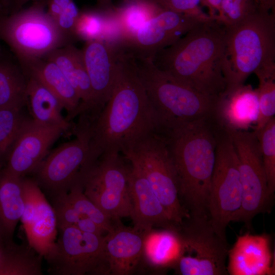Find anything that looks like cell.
Here are the masks:
<instances>
[{"instance_id": "cell-1", "label": "cell", "mask_w": 275, "mask_h": 275, "mask_svg": "<svg viewBox=\"0 0 275 275\" xmlns=\"http://www.w3.org/2000/svg\"><path fill=\"white\" fill-rule=\"evenodd\" d=\"M95 157L120 154L156 126L147 94L137 72L135 58L121 51L110 98L89 125Z\"/></svg>"}, {"instance_id": "cell-2", "label": "cell", "mask_w": 275, "mask_h": 275, "mask_svg": "<svg viewBox=\"0 0 275 275\" xmlns=\"http://www.w3.org/2000/svg\"><path fill=\"white\" fill-rule=\"evenodd\" d=\"M223 131L209 115L159 133L167 143L174 164L180 201L191 216L209 217L210 186Z\"/></svg>"}, {"instance_id": "cell-3", "label": "cell", "mask_w": 275, "mask_h": 275, "mask_svg": "<svg viewBox=\"0 0 275 275\" xmlns=\"http://www.w3.org/2000/svg\"><path fill=\"white\" fill-rule=\"evenodd\" d=\"M225 26L203 22L153 59L162 71L216 100L226 87L222 69Z\"/></svg>"}, {"instance_id": "cell-4", "label": "cell", "mask_w": 275, "mask_h": 275, "mask_svg": "<svg viewBox=\"0 0 275 275\" xmlns=\"http://www.w3.org/2000/svg\"><path fill=\"white\" fill-rule=\"evenodd\" d=\"M275 64V15L257 11L225 26L222 69L226 87L244 84L258 69Z\"/></svg>"}, {"instance_id": "cell-5", "label": "cell", "mask_w": 275, "mask_h": 275, "mask_svg": "<svg viewBox=\"0 0 275 275\" xmlns=\"http://www.w3.org/2000/svg\"><path fill=\"white\" fill-rule=\"evenodd\" d=\"M135 60L156 132L211 115L215 100L159 69L153 60Z\"/></svg>"}, {"instance_id": "cell-6", "label": "cell", "mask_w": 275, "mask_h": 275, "mask_svg": "<svg viewBox=\"0 0 275 275\" xmlns=\"http://www.w3.org/2000/svg\"><path fill=\"white\" fill-rule=\"evenodd\" d=\"M16 59L41 58L52 50L72 44L46 10V0L0 17V41Z\"/></svg>"}, {"instance_id": "cell-7", "label": "cell", "mask_w": 275, "mask_h": 275, "mask_svg": "<svg viewBox=\"0 0 275 275\" xmlns=\"http://www.w3.org/2000/svg\"><path fill=\"white\" fill-rule=\"evenodd\" d=\"M122 153L146 179L170 220L180 226L190 215L180 201L175 170L162 135L155 132L149 133Z\"/></svg>"}, {"instance_id": "cell-8", "label": "cell", "mask_w": 275, "mask_h": 275, "mask_svg": "<svg viewBox=\"0 0 275 275\" xmlns=\"http://www.w3.org/2000/svg\"><path fill=\"white\" fill-rule=\"evenodd\" d=\"M226 132L237 154L242 190L240 208L232 221L243 222L250 229L256 215L271 211L274 196L269 190L260 142L255 131Z\"/></svg>"}, {"instance_id": "cell-9", "label": "cell", "mask_w": 275, "mask_h": 275, "mask_svg": "<svg viewBox=\"0 0 275 275\" xmlns=\"http://www.w3.org/2000/svg\"><path fill=\"white\" fill-rule=\"evenodd\" d=\"M179 232L182 251L173 268L175 274H228L226 261L229 243L216 234L208 217L190 216L183 221Z\"/></svg>"}, {"instance_id": "cell-10", "label": "cell", "mask_w": 275, "mask_h": 275, "mask_svg": "<svg viewBox=\"0 0 275 275\" xmlns=\"http://www.w3.org/2000/svg\"><path fill=\"white\" fill-rule=\"evenodd\" d=\"M129 170L120 154H103L79 178L85 195L113 222L131 215Z\"/></svg>"}, {"instance_id": "cell-11", "label": "cell", "mask_w": 275, "mask_h": 275, "mask_svg": "<svg viewBox=\"0 0 275 275\" xmlns=\"http://www.w3.org/2000/svg\"><path fill=\"white\" fill-rule=\"evenodd\" d=\"M242 190L239 161L234 145L224 130L217 145L211 177L208 216L216 234L227 240L226 228L240 208Z\"/></svg>"}, {"instance_id": "cell-12", "label": "cell", "mask_w": 275, "mask_h": 275, "mask_svg": "<svg viewBox=\"0 0 275 275\" xmlns=\"http://www.w3.org/2000/svg\"><path fill=\"white\" fill-rule=\"evenodd\" d=\"M76 138L47 154L32 174L33 178L49 198L67 193L81 174L97 159L90 144L89 126L78 122Z\"/></svg>"}, {"instance_id": "cell-13", "label": "cell", "mask_w": 275, "mask_h": 275, "mask_svg": "<svg viewBox=\"0 0 275 275\" xmlns=\"http://www.w3.org/2000/svg\"><path fill=\"white\" fill-rule=\"evenodd\" d=\"M104 235L85 232L74 226L58 228L54 247L45 258L49 272L109 274L104 254Z\"/></svg>"}, {"instance_id": "cell-14", "label": "cell", "mask_w": 275, "mask_h": 275, "mask_svg": "<svg viewBox=\"0 0 275 275\" xmlns=\"http://www.w3.org/2000/svg\"><path fill=\"white\" fill-rule=\"evenodd\" d=\"M203 22L205 21L164 9L141 26L124 50L135 59L153 60L159 51Z\"/></svg>"}, {"instance_id": "cell-15", "label": "cell", "mask_w": 275, "mask_h": 275, "mask_svg": "<svg viewBox=\"0 0 275 275\" xmlns=\"http://www.w3.org/2000/svg\"><path fill=\"white\" fill-rule=\"evenodd\" d=\"M24 209L20 221L28 244L42 258L54 247L58 225L55 211L37 182L23 177Z\"/></svg>"}, {"instance_id": "cell-16", "label": "cell", "mask_w": 275, "mask_h": 275, "mask_svg": "<svg viewBox=\"0 0 275 275\" xmlns=\"http://www.w3.org/2000/svg\"><path fill=\"white\" fill-rule=\"evenodd\" d=\"M66 131L28 118L9 155L5 166L8 172L21 177L33 174L49 153L54 142Z\"/></svg>"}, {"instance_id": "cell-17", "label": "cell", "mask_w": 275, "mask_h": 275, "mask_svg": "<svg viewBox=\"0 0 275 275\" xmlns=\"http://www.w3.org/2000/svg\"><path fill=\"white\" fill-rule=\"evenodd\" d=\"M81 50L92 91L93 106L89 119L93 121L110 98L116 77L119 56L123 50L95 40L85 42Z\"/></svg>"}, {"instance_id": "cell-18", "label": "cell", "mask_w": 275, "mask_h": 275, "mask_svg": "<svg viewBox=\"0 0 275 275\" xmlns=\"http://www.w3.org/2000/svg\"><path fill=\"white\" fill-rule=\"evenodd\" d=\"M259 114L257 89L243 84L225 89L215 100L211 115L218 125L227 132L254 129Z\"/></svg>"}, {"instance_id": "cell-19", "label": "cell", "mask_w": 275, "mask_h": 275, "mask_svg": "<svg viewBox=\"0 0 275 275\" xmlns=\"http://www.w3.org/2000/svg\"><path fill=\"white\" fill-rule=\"evenodd\" d=\"M143 249V232L113 222L111 230L104 235L103 250L109 274L130 275L140 270Z\"/></svg>"}, {"instance_id": "cell-20", "label": "cell", "mask_w": 275, "mask_h": 275, "mask_svg": "<svg viewBox=\"0 0 275 275\" xmlns=\"http://www.w3.org/2000/svg\"><path fill=\"white\" fill-rule=\"evenodd\" d=\"M128 188L132 205V219L135 229L143 232L159 227L179 230L169 218L159 199L141 172L129 164Z\"/></svg>"}, {"instance_id": "cell-21", "label": "cell", "mask_w": 275, "mask_h": 275, "mask_svg": "<svg viewBox=\"0 0 275 275\" xmlns=\"http://www.w3.org/2000/svg\"><path fill=\"white\" fill-rule=\"evenodd\" d=\"M228 273L231 275H272L274 257L270 238L266 234L246 233L237 237L229 249Z\"/></svg>"}, {"instance_id": "cell-22", "label": "cell", "mask_w": 275, "mask_h": 275, "mask_svg": "<svg viewBox=\"0 0 275 275\" xmlns=\"http://www.w3.org/2000/svg\"><path fill=\"white\" fill-rule=\"evenodd\" d=\"M143 232L140 270L162 273L173 269L180 257L182 243L179 230L154 228Z\"/></svg>"}, {"instance_id": "cell-23", "label": "cell", "mask_w": 275, "mask_h": 275, "mask_svg": "<svg viewBox=\"0 0 275 275\" xmlns=\"http://www.w3.org/2000/svg\"><path fill=\"white\" fill-rule=\"evenodd\" d=\"M16 60L28 76L37 80L58 97L68 113L67 121L76 117L80 97L54 62L43 58Z\"/></svg>"}, {"instance_id": "cell-24", "label": "cell", "mask_w": 275, "mask_h": 275, "mask_svg": "<svg viewBox=\"0 0 275 275\" xmlns=\"http://www.w3.org/2000/svg\"><path fill=\"white\" fill-rule=\"evenodd\" d=\"M43 58L54 62L78 93L80 103L76 116L89 118L93 98L81 49L74 44H69L52 50Z\"/></svg>"}, {"instance_id": "cell-25", "label": "cell", "mask_w": 275, "mask_h": 275, "mask_svg": "<svg viewBox=\"0 0 275 275\" xmlns=\"http://www.w3.org/2000/svg\"><path fill=\"white\" fill-rule=\"evenodd\" d=\"M24 209L23 177L0 169V228L6 238L13 240L16 226Z\"/></svg>"}, {"instance_id": "cell-26", "label": "cell", "mask_w": 275, "mask_h": 275, "mask_svg": "<svg viewBox=\"0 0 275 275\" xmlns=\"http://www.w3.org/2000/svg\"><path fill=\"white\" fill-rule=\"evenodd\" d=\"M28 77L26 105L32 119L40 123L60 126L66 132L73 129L74 125L62 115L64 106L58 97L37 80Z\"/></svg>"}, {"instance_id": "cell-27", "label": "cell", "mask_w": 275, "mask_h": 275, "mask_svg": "<svg viewBox=\"0 0 275 275\" xmlns=\"http://www.w3.org/2000/svg\"><path fill=\"white\" fill-rule=\"evenodd\" d=\"M28 79L15 58L4 51L0 56V108L26 105Z\"/></svg>"}, {"instance_id": "cell-28", "label": "cell", "mask_w": 275, "mask_h": 275, "mask_svg": "<svg viewBox=\"0 0 275 275\" xmlns=\"http://www.w3.org/2000/svg\"><path fill=\"white\" fill-rule=\"evenodd\" d=\"M114 10L125 37V47L141 26L164 9L155 0H124Z\"/></svg>"}, {"instance_id": "cell-29", "label": "cell", "mask_w": 275, "mask_h": 275, "mask_svg": "<svg viewBox=\"0 0 275 275\" xmlns=\"http://www.w3.org/2000/svg\"><path fill=\"white\" fill-rule=\"evenodd\" d=\"M113 9L96 7L80 10L74 28L76 41H102L109 28Z\"/></svg>"}, {"instance_id": "cell-30", "label": "cell", "mask_w": 275, "mask_h": 275, "mask_svg": "<svg viewBox=\"0 0 275 275\" xmlns=\"http://www.w3.org/2000/svg\"><path fill=\"white\" fill-rule=\"evenodd\" d=\"M258 78L257 89L259 114L254 130L260 131L275 115V64L263 67L254 73Z\"/></svg>"}, {"instance_id": "cell-31", "label": "cell", "mask_w": 275, "mask_h": 275, "mask_svg": "<svg viewBox=\"0 0 275 275\" xmlns=\"http://www.w3.org/2000/svg\"><path fill=\"white\" fill-rule=\"evenodd\" d=\"M22 108H0V169L5 166L19 132L29 118Z\"/></svg>"}, {"instance_id": "cell-32", "label": "cell", "mask_w": 275, "mask_h": 275, "mask_svg": "<svg viewBox=\"0 0 275 275\" xmlns=\"http://www.w3.org/2000/svg\"><path fill=\"white\" fill-rule=\"evenodd\" d=\"M66 196L70 204L81 218L92 220L106 233L111 230L113 221L85 195L79 179L71 186Z\"/></svg>"}, {"instance_id": "cell-33", "label": "cell", "mask_w": 275, "mask_h": 275, "mask_svg": "<svg viewBox=\"0 0 275 275\" xmlns=\"http://www.w3.org/2000/svg\"><path fill=\"white\" fill-rule=\"evenodd\" d=\"M46 10L59 29L72 43L76 42L74 28L80 10L73 0H46Z\"/></svg>"}, {"instance_id": "cell-34", "label": "cell", "mask_w": 275, "mask_h": 275, "mask_svg": "<svg viewBox=\"0 0 275 275\" xmlns=\"http://www.w3.org/2000/svg\"><path fill=\"white\" fill-rule=\"evenodd\" d=\"M256 132V131H255ZM263 164L270 194L275 192V118H272L259 131Z\"/></svg>"}, {"instance_id": "cell-35", "label": "cell", "mask_w": 275, "mask_h": 275, "mask_svg": "<svg viewBox=\"0 0 275 275\" xmlns=\"http://www.w3.org/2000/svg\"><path fill=\"white\" fill-rule=\"evenodd\" d=\"M257 11L254 0H222L217 20L226 27L232 26Z\"/></svg>"}, {"instance_id": "cell-36", "label": "cell", "mask_w": 275, "mask_h": 275, "mask_svg": "<svg viewBox=\"0 0 275 275\" xmlns=\"http://www.w3.org/2000/svg\"><path fill=\"white\" fill-rule=\"evenodd\" d=\"M164 9L194 17L203 21L212 20L201 9V0H155ZM214 20V19H213Z\"/></svg>"}, {"instance_id": "cell-37", "label": "cell", "mask_w": 275, "mask_h": 275, "mask_svg": "<svg viewBox=\"0 0 275 275\" xmlns=\"http://www.w3.org/2000/svg\"><path fill=\"white\" fill-rule=\"evenodd\" d=\"M37 0H0L8 14H11L24 8V5L29 2H34Z\"/></svg>"}, {"instance_id": "cell-38", "label": "cell", "mask_w": 275, "mask_h": 275, "mask_svg": "<svg viewBox=\"0 0 275 275\" xmlns=\"http://www.w3.org/2000/svg\"><path fill=\"white\" fill-rule=\"evenodd\" d=\"M222 0H201L202 5L208 9V15L214 20L217 19V16L220 10V5Z\"/></svg>"}, {"instance_id": "cell-39", "label": "cell", "mask_w": 275, "mask_h": 275, "mask_svg": "<svg viewBox=\"0 0 275 275\" xmlns=\"http://www.w3.org/2000/svg\"><path fill=\"white\" fill-rule=\"evenodd\" d=\"M258 11L274 13L275 0H254Z\"/></svg>"}, {"instance_id": "cell-40", "label": "cell", "mask_w": 275, "mask_h": 275, "mask_svg": "<svg viewBox=\"0 0 275 275\" xmlns=\"http://www.w3.org/2000/svg\"><path fill=\"white\" fill-rule=\"evenodd\" d=\"M97 8L108 10L113 9L115 6L113 5L112 0H97Z\"/></svg>"}, {"instance_id": "cell-41", "label": "cell", "mask_w": 275, "mask_h": 275, "mask_svg": "<svg viewBox=\"0 0 275 275\" xmlns=\"http://www.w3.org/2000/svg\"><path fill=\"white\" fill-rule=\"evenodd\" d=\"M11 241H9L6 238V237H5L2 230L0 228V246L3 245Z\"/></svg>"}, {"instance_id": "cell-42", "label": "cell", "mask_w": 275, "mask_h": 275, "mask_svg": "<svg viewBox=\"0 0 275 275\" xmlns=\"http://www.w3.org/2000/svg\"><path fill=\"white\" fill-rule=\"evenodd\" d=\"M6 14H8V13L0 2V17Z\"/></svg>"}, {"instance_id": "cell-43", "label": "cell", "mask_w": 275, "mask_h": 275, "mask_svg": "<svg viewBox=\"0 0 275 275\" xmlns=\"http://www.w3.org/2000/svg\"><path fill=\"white\" fill-rule=\"evenodd\" d=\"M8 243H6L3 245H1L0 246V260H1V255H2V251H3V248L5 247V246L8 244Z\"/></svg>"}, {"instance_id": "cell-44", "label": "cell", "mask_w": 275, "mask_h": 275, "mask_svg": "<svg viewBox=\"0 0 275 275\" xmlns=\"http://www.w3.org/2000/svg\"><path fill=\"white\" fill-rule=\"evenodd\" d=\"M4 51V50H3L1 45H0V56L1 55V54L3 53V52Z\"/></svg>"}]
</instances>
